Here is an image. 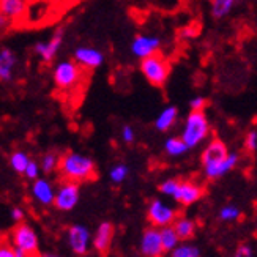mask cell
<instances>
[{
    "instance_id": "obj_1",
    "label": "cell",
    "mask_w": 257,
    "mask_h": 257,
    "mask_svg": "<svg viewBox=\"0 0 257 257\" xmlns=\"http://www.w3.org/2000/svg\"><path fill=\"white\" fill-rule=\"evenodd\" d=\"M240 156L235 152H229L224 141L218 138L211 139L200 155V163L204 167V174L208 180L224 177L237 167Z\"/></svg>"
},
{
    "instance_id": "obj_2",
    "label": "cell",
    "mask_w": 257,
    "mask_h": 257,
    "mask_svg": "<svg viewBox=\"0 0 257 257\" xmlns=\"http://www.w3.org/2000/svg\"><path fill=\"white\" fill-rule=\"evenodd\" d=\"M57 171L63 178V182H73L77 185L93 182L98 178V169L95 161L90 156L77 152H66L60 155Z\"/></svg>"
},
{
    "instance_id": "obj_3",
    "label": "cell",
    "mask_w": 257,
    "mask_h": 257,
    "mask_svg": "<svg viewBox=\"0 0 257 257\" xmlns=\"http://www.w3.org/2000/svg\"><path fill=\"white\" fill-rule=\"evenodd\" d=\"M210 134V121L205 112H191L182 130V141L186 144L188 149H194L199 144H202Z\"/></svg>"
},
{
    "instance_id": "obj_4",
    "label": "cell",
    "mask_w": 257,
    "mask_h": 257,
    "mask_svg": "<svg viewBox=\"0 0 257 257\" xmlns=\"http://www.w3.org/2000/svg\"><path fill=\"white\" fill-rule=\"evenodd\" d=\"M141 73L153 87H163L171 74V65L160 52L141 60Z\"/></svg>"
},
{
    "instance_id": "obj_5",
    "label": "cell",
    "mask_w": 257,
    "mask_h": 257,
    "mask_svg": "<svg viewBox=\"0 0 257 257\" xmlns=\"http://www.w3.org/2000/svg\"><path fill=\"white\" fill-rule=\"evenodd\" d=\"M11 243H13V248L27 252L30 257L40 255L38 252L40 243H38L37 232L33 230L32 226L26 224V222H19L11 230Z\"/></svg>"
},
{
    "instance_id": "obj_6",
    "label": "cell",
    "mask_w": 257,
    "mask_h": 257,
    "mask_svg": "<svg viewBox=\"0 0 257 257\" xmlns=\"http://www.w3.org/2000/svg\"><path fill=\"white\" fill-rule=\"evenodd\" d=\"M54 82L60 90H71L79 84L82 77V68L74 60H63L55 65Z\"/></svg>"
},
{
    "instance_id": "obj_7",
    "label": "cell",
    "mask_w": 257,
    "mask_h": 257,
    "mask_svg": "<svg viewBox=\"0 0 257 257\" xmlns=\"http://www.w3.org/2000/svg\"><path fill=\"white\" fill-rule=\"evenodd\" d=\"M178 216V211L171 205L164 204L161 199H152L147 207V219L152 227L163 229L166 226H172V222Z\"/></svg>"
},
{
    "instance_id": "obj_8",
    "label": "cell",
    "mask_w": 257,
    "mask_h": 257,
    "mask_svg": "<svg viewBox=\"0 0 257 257\" xmlns=\"http://www.w3.org/2000/svg\"><path fill=\"white\" fill-rule=\"evenodd\" d=\"M81 199V185L73 182H63L54 196V205L60 211H71L79 204Z\"/></svg>"
},
{
    "instance_id": "obj_9",
    "label": "cell",
    "mask_w": 257,
    "mask_h": 257,
    "mask_svg": "<svg viewBox=\"0 0 257 257\" xmlns=\"http://www.w3.org/2000/svg\"><path fill=\"white\" fill-rule=\"evenodd\" d=\"M204 194H205V188L202 185H199L197 182L180 180L172 199L182 207H191L196 202H199V200L204 197Z\"/></svg>"
},
{
    "instance_id": "obj_10",
    "label": "cell",
    "mask_w": 257,
    "mask_h": 257,
    "mask_svg": "<svg viewBox=\"0 0 257 257\" xmlns=\"http://www.w3.org/2000/svg\"><path fill=\"white\" fill-rule=\"evenodd\" d=\"M115 237V227L112 222L104 221L98 226L93 235V249L98 255L106 257L112 248V241Z\"/></svg>"
},
{
    "instance_id": "obj_11",
    "label": "cell",
    "mask_w": 257,
    "mask_h": 257,
    "mask_svg": "<svg viewBox=\"0 0 257 257\" xmlns=\"http://www.w3.org/2000/svg\"><path fill=\"white\" fill-rule=\"evenodd\" d=\"M139 251L144 257H163L166 254L161 246L160 229L150 226L142 232Z\"/></svg>"
},
{
    "instance_id": "obj_12",
    "label": "cell",
    "mask_w": 257,
    "mask_h": 257,
    "mask_svg": "<svg viewBox=\"0 0 257 257\" xmlns=\"http://www.w3.org/2000/svg\"><path fill=\"white\" fill-rule=\"evenodd\" d=\"M63 35H65V30L62 27H57L55 32L52 33V37L48 41H41L35 44V54L38 57L44 62V63H49L55 59L59 49L62 48V43H63Z\"/></svg>"
},
{
    "instance_id": "obj_13",
    "label": "cell",
    "mask_w": 257,
    "mask_h": 257,
    "mask_svg": "<svg viewBox=\"0 0 257 257\" xmlns=\"http://www.w3.org/2000/svg\"><path fill=\"white\" fill-rule=\"evenodd\" d=\"M161 48V40L155 35H136L131 41V54L138 59H145L156 54Z\"/></svg>"
},
{
    "instance_id": "obj_14",
    "label": "cell",
    "mask_w": 257,
    "mask_h": 257,
    "mask_svg": "<svg viewBox=\"0 0 257 257\" xmlns=\"http://www.w3.org/2000/svg\"><path fill=\"white\" fill-rule=\"evenodd\" d=\"M74 62L82 70H95L104 63V54L92 46H79L74 51Z\"/></svg>"
},
{
    "instance_id": "obj_15",
    "label": "cell",
    "mask_w": 257,
    "mask_h": 257,
    "mask_svg": "<svg viewBox=\"0 0 257 257\" xmlns=\"http://www.w3.org/2000/svg\"><path fill=\"white\" fill-rule=\"evenodd\" d=\"M68 244L74 254L87 255L88 254V241H90V230L82 224H74L68 229Z\"/></svg>"
},
{
    "instance_id": "obj_16",
    "label": "cell",
    "mask_w": 257,
    "mask_h": 257,
    "mask_svg": "<svg viewBox=\"0 0 257 257\" xmlns=\"http://www.w3.org/2000/svg\"><path fill=\"white\" fill-rule=\"evenodd\" d=\"M0 13H4L10 22L26 21L29 15V4L27 0H0Z\"/></svg>"
},
{
    "instance_id": "obj_17",
    "label": "cell",
    "mask_w": 257,
    "mask_h": 257,
    "mask_svg": "<svg viewBox=\"0 0 257 257\" xmlns=\"http://www.w3.org/2000/svg\"><path fill=\"white\" fill-rule=\"evenodd\" d=\"M32 196L38 204L44 207L52 205L54 196H55L54 185H51V182H48L46 178H37V180H33L32 183Z\"/></svg>"
},
{
    "instance_id": "obj_18",
    "label": "cell",
    "mask_w": 257,
    "mask_h": 257,
    "mask_svg": "<svg viewBox=\"0 0 257 257\" xmlns=\"http://www.w3.org/2000/svg\"><path fill=\"white\" fill-rule=\"evenodd\" d=\"M18 57L16 54L5 48L0 49V82H11L13 81V71L16 68Z\"/></svg>"
},
{
    "instance_id": "obj_19",
    "label": "cell",
    "mask_w": 257,
    "mask_h": 257,
    "mask_svg": "<svg viewBox=\"0 0 257 257\" xmlns=\"http://www.w3.org/2000/svg\"><path fill=\"white\" fill-rule=\"evenodd\" d=\"M172 227H174L177 237L180 241L193 240L196 237V232H197L196 221L191 218H185V216H177L175 221L172 222Z\"/></svg>"
},
{
    "instance_id": "obj_20",
    "label": "cell",
    "mask_w": 257,
    "mask_h": 257,
    "mask_svg": "<svg viewBox=\"0 0 257 257\" xmlns=\"http://www.w3.org/2000/svg\"><path fill=\"white\" fill-rule=\"evenodd\" d=\"M177 120H178V109L175 106H167L161 110L160 115L156 117L155 128L161 133H167L175 126Z\"/></svg>"
},
{
    "instance_id": "obj_21",
    "label": "cell",
    "mask_w": 257,
    "mask_h": 257,
    "mask_svg": "<svg viewBox=\"0 0 257 257\" xmlns=\"http://www.w3.org/2000/svg\"><path fill=\"white\" fill-rule=\"evenodd\" d=\"M160 237H161V246H163L164 252H171L174 248H177L178 244H180V240H178L172 226H166V227L160 229Z\"/></svg>"
},
{
    "instance_id": "obj_22",
    "label": "cell",
    "mask_w": 257,
    "mask_h": 257,
    "mask_svg": "<svg viewBox=\"0 0 257 257\" xmlns=\"http://www.w3.org/2000/svg\"><path fill=\"white\" fill-rule=\"evenodd\" d=\"M235 5L237 0H211V15L215 19H222L230 13Z\"/></svg>"
},
{
    "instance_id": "obj_23",
    "label": "cell",
    "mask_w": 257,
    "mask_h": 257,
    "mask_svg": "<svg viewBox=\"0 0 257 257\" xmlns=\"http://www.w3.org/2000/svg\"><path fill=\"white\" fill-rule=\"evenodd\" d=\"M164 150L169 156H182L185 155L189 149L186 147V144L182 141L180 136H172L169 139H166L164 142Z\"/></svg>"
},
{
    "instance_id": "obj_24",
    "label": "cell",
    "mask_w": 257,
    "mask_h": 257,
    "mask_svg": "<svg viewBox=\"0 0 257 257\" xmlns=\"http://www.w3.org/2000/svg\"><path fill=\"white\" fill-rule=\"evenodd\" d=\"M29 161H30V156L22 150H16L10 155V166L16 174L24 175V171H26Z\"/></svg>"
},
{
    "instance_id": "obj_25",
    "label": "cell",
    "mask_w": 257,
    "mask_h": 257,
    "mask_svg": "<svg viewBox=\"0 0 257 257\" xmlns=\"http://www.w3.org/2000/svg\"><path fill=\"white\" fill-rule=\"evenodd\" d=\"M130 175V167L123 163H120V164H115L110 167V171H109V178H110V182L115 183V185H120V183H123L126 178Z\"/></svg>"
},
{
    "instance_id": "obj_26",
    "label": "cell",
    "mask_w": 257,
    "mask_h": 257,
    "mask_svg": "<svg viewBox=\"0 0 257 257\" xmlns=\"http://www.w3.org/2000/svg\"><path fill=\"white\" fill-rule=\"evenodd\" d=\"M218 216H219L221 221H224V222H233V221H238L240 219L241 211H240V208L237 205L227 204V205H224V207L219 210Z\"/></svg>"
},
{
    "instance_id": "obj_27",
    "label": "cell",
    "mask_w": 257,
    "mask_h": 257,
    "mask_svg": "<svg viewBox=\"0 0 257 257\" xmlns=\"http://www.w3.org/2000/svg\"><path fill=\"white\" fill-rule=\"evenodd\" d=\"M57 164H59V155L55 152H48L41 156L40 169L46 174H51L52 171L57 169Z\"/></svg>"
},
{
    "instance_id": "obj_28",
    "label": "cell",
    "mask_w": 257,
    "mask_h": 257,
    "mask_svg": "<svg viewBox=\"0 0 257 257\" xmlns=\"http://www.w3.org/2000/svg\"><path fill=\"white\" fill-rule=\"evenodd\" d=\"M171 257H200V251L194 244H178L171 251Z\"/></svg>"
},
{
    "instance_id": "obj_29",
    "label": "cell",
    "mask_w": 257,
    "mask_h": 257,
    "mask_svg": "<svg viewBox=\"0 0 257 257\" xmlns=\"http://www.w3.org/2000/svg\"><path fill=\"white\" fill-rule=\"evenodd\" d=\"M178 183L180 180L178 178H167V180L161 182L160 186H158V191L164 196H169V197H174L177 188H178Z\"/></svg>"
},
{
    "instance_id": "obj_30",
    "label": "cell",
    "mask_w": 257,
    "mask_h": 257,
    "mask_svg": "<svg viewBox=\"0 0 257 257\" xmlns=\"http://www.w3.org/2000/svg\"><path fill=\"white\" fill-rule=\"evenodd\" d=\"M244 149H246L248 153H255L257 150V130L252 128L246 133V136H244Z\"/></svg>"
},
{
    "instance_id": "obj_31",
    "label": "cell",
    "mask_w": 257,
    "mask_h": 257,
    "mask_svg": "<svg viewBox=\"0 0 257 257\" xmlns=\"http://www.w3.org/2000/svg\"><path fill=\"white\" fill-rule=\"evenodd\" d=\"M24 175L29 178V180H37L38 175H40V164L37 161L30 160L27 167H26V171H24Z\"/></svg>"
},
{
    "instance_id": "obj_32",
    "label": "cell",
    "mask_w": 257,
    "mask_h": 257,
    "mask_svg": "<svg viewBox=\"0 0 257 257\" xmlns=\"http://www.w3.org/2000/svg\"><path fill=\"white\" fill-rule=\"evenodd\" d=\"M189 107H191V112H204L207 107V99L204 96H196L189 101Z\"/></svg>"
},
{
    "instance_id": "obj_33",
    "label": "cell",
    "mask_w": 257,
    "mask_h": 257,
    "mask_svg": "<svg viewBox=\"0 0 257 257\" xmlns=\"http://www.w3.org/2000/svg\"><path fill=\"white\" fill-rule=\"evenodd\" d=\"M121 139H123L126 144H133L134 142V139H136V133H134L133 126L125 125L123 128H121Z\"/></svg>"
},
{
    "instance_id": "obj_34",
    "label": "cell",
    "mask_w": 257,
    "mask_h": 257,
    "mask_svg": "<svg viewBox=\"0 0 257 257\" xmlns=\"http://www.w3.org/2000/svg\"><path fill=\"white\" fill-rule=\"evenodd\" d=\"M233 257H254L252 248L249 246V244H240L235 251V254H233Z\"/></svg>"
},
{
    "instance_id": "obj_35",
    "label": "cell",
    "mask_w": 257,
    "mask_h": 257,
    "mask_svg": "<svg viewBox=\"0 0 257 257\" xmlns=\"http://www.w3.org/2000/svg\"><path fill=\"white\" fill-rule=\"evenodd\" d=\"M10 215H11V219H13V221L16 222V224H19V222H22V221H24V218H26L24 210H22L21 207H15V208H11Z\"/></svg>"
},
{
    "instance_id": "obj_36",
    "label": "cell",
    "mask_w": 257,
    "mask_h": 257,
    "mask_svg": "<svg viewBox=\"0 0 257 257\" xmlns=\"http://www.w3.org/2000/svg\"><path fill=\"white\" fill-rule=\"evenodd\" d=\"M0 257H15L13 246H10L7 243H0Z\"/></svg>"
},
{
    "instance_id": "obj_37",
    "label": "cell",
    "mask_w": 257,
    "mask_h": 257,
    "mask_svg": "<svg viewBox=\"0 0 257 257\" xmlns=\"http://www.w3.org/2000/svg\"><path fill=\"white\" fill-rule=\"evenodd\" d=\"M197 33V29H191V27H186V29H183L182 32H180V35H182V38H193L194 35Z\"/></svg>"
},
{
    "instance_id": "obj_38",
    "label": "cell",
    "mask_w": 257,
    "mask_h": 257,
    "mask_svg": "<svg viewBox=\"0 0 257 257\" xmlns=\"http://www.w3.org/2000/svg\"><path fill=\"white\" fill-rule=\"evenodd\" d=\"M10 24H11V22L7 19V16L4 13H0V30H5Z\"/></svg>"
},
{
    "instance_id": "obj_39",
    "label": "cell",
    "mask_w": 257,
    "mask_h": 257,
    "mask_svg": "<svg viewBox=\"0 0 257 257\" xmlns=\"http://www.w3.org/2000/svg\"><path fill=\"white\" fill-rule=\"evenodd\" d=\"M13 251H15V257H30L27 252L21 251V249H16V248H13Z\"/></svg>"
},
{
    "instance_id": "obj_40",
    "label": "cell",
    "mask_w": 257,
    "mask_h": 257,
    "mask_svg": "<svg viewBox=\"0 0 257 257\" xmlns=\"http://www.w3.org/2000/svg\"><path fill=\"white\" fill-rule=\"evenodd\" d=\"M38 257H60V255L54 254V252H43V254H40Z\"/></svg>"
},
{
    "instance_id": "obj_41",
    "label": "cell",
    "mask_w": 257,
    "mask_h": 257,
    "mask_svg": "<svg viewBox=\"0 0 257 257\" xmlns=\"http://www.w3.org/2000/svg\"><path fill=\"white\" fill-rule=\"evenodd\" d=\"M33 2H48V0H33Z\"/></svg>"
},
{
    "instance_id": "obj_42",
    "label": "cell",
    "mask_w": 257,
    "mask_h": 257,
    "mask_svg": "<svg viewBox=\"0 0 257 257\" xmlns=\"http://www.w3.org/2000/svg\"><path fill=\"white\" fill-rule=\"evenodd\" d=\"M73 2H76V0H73Z\"/></svg>"
}]
</instances>
